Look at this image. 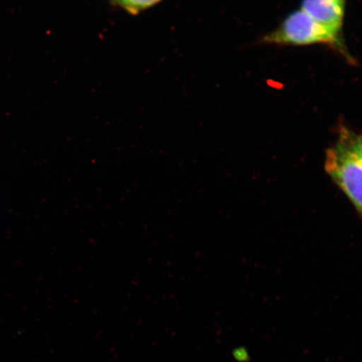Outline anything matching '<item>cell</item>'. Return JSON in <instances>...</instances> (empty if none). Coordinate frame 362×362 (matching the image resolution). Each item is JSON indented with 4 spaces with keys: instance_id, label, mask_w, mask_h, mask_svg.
Instances as JSON below:
<instances>
[{
    "instance_id": "6da1fadb",
    "label": "cell",
    "mask_w": 362,
    "mask_h": 362,
    "mask_svg": "<svg viewBox=\"0 0 362 362\" xmlns=\"http://www.w3.org/2000/svg\"><path fill=\"white\" fill-rule=\"evenodd\" d=\"M325 169L362 217V158L357 152L354 132L341 127L337 141L327 149Z\"/></svg>"
},
{
    "instance_id": "7a4b0ae2",
    "label": "cell",
    "mask_w": 362,
    "mask_h": 362,
    "mask_svg": "<svg viewBox=\"0 0 362 362\" xmlns=\"http://www.w3.org/2000/svg\"><path fill=\"white\" fill-rule=\"evenodd\" d=\"M262 40L269 45L296 47L328 45L346 54L341 35L334 33L303 10L291 13L277 29L267 35Z\"/></svg>"
},
{
    "instance_id": "3957f363",
    "label": "cell",
    "mask_w": 362,
    "mask_h": 362,
    "mask_svg": "<svg viewBox=\"0 0 362 362\" xmlns=\"http://www.w3.org/2000/svg\"><path fill=\"white\" fill-rule=\"evenodd\" d=\"M347 0H303L301 10L334 33L341 35Z\"/></svg>"
},
{
    "instance_id": "277c9868",
    "label": "cell",
    "mask_w": 362,
    "mask_h": 362,
    "mask_svg": "<svg viewBox=\"0 0 362 362\" xmlns=\"http://www.w3.org/2000/svg\"><path fill=\"white\" fill-rule=\"evenodd\" d=\"M127 12L136 15L149 7L156 6L160 0H112Z\"/></svg>"
},
{
    "instance_id": "5b68a950",
    "label": "cell",
    "mask_w": 362,
    "mask_h": 362,
    "mask_svg": "<svg viewBox=\"0 0 362 362\" xmlns=\"http://www.w3.org/2000/svg\"><path fill=\"white\" fill-rule=\"evenodd\" d=\"M354 142L356 151L362 158V134H356L354 133Z\"/></svg>"
}]
</instances>
